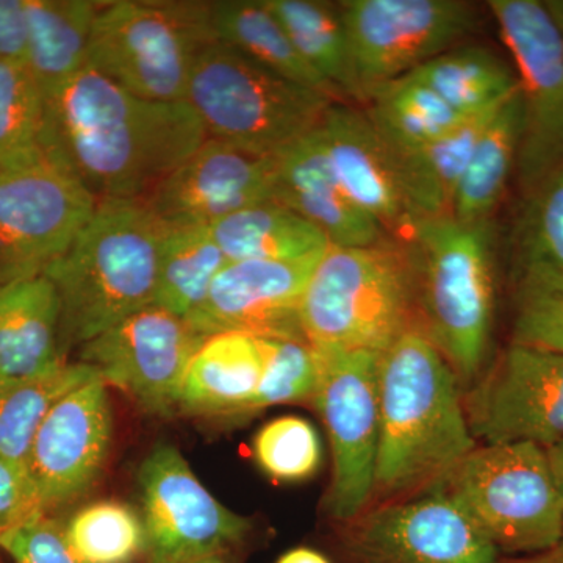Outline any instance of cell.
<instances>
[{"instance_id":"cell-3","label":"cell","mask_w":563,"mask_h":563,"mask_svg":"<svg viewBox=\"0 0 563 563\" xmlns=\"http://www.w3.org/2000/svg\"><path fill=\"white\" fill-rule=\"evenodd\" d=\"M162 232L141 199L98 201L73 246L43 274L60 298L63 357L154 303Z\"/></svg>"},{"instance_id":"cell-48","label":"cell","mask_w":563,"mask_h":563,"mask_svg":"<svg viewBox=\"0 0 563 563\" xmlns=\"http://www.w3.org/2000/svg\"><path fill=\"white\" fill-rule=\"evenodd\" d=\"M559 550H561L563 553V536H562L561 544H559Z\"/></svg>"},{"instance_id":"cell-17","label":"cell","mask_w":563,"mask_h":563,"mask_svg":"<svg viewBox=\"0 0 563 563\" xmlns=\"http://www.w3.org/2000/svg\"><path fill=\"white\" fill-rule=\"evenodd\" d=\"M276 158L207 139L144 199L163 225L214 222L255 203L274 201Z\"/></svg>"},{"instance_id":"cell-12","label":"cell","mask_w":563,"mask_h":563,"mask_svg":"<svg viewBox=\"0 0 563 563\" xmlns=\"http://www.w3.org/2000/svg\"><path fill=\"white\" fill-rule=\"evenodd\" d=\"M488 9L517 68L523 103L517 172L525 196L563 166V43L543 2L490 0Z\"/></svg>"},{"instance_id":"cell-30","label":"cell","mask_w":563,"mask_h":563,"mask_svg":"<svg viewBox=\"0 0 563 563\" xmlns=\"http://www.w3.org/2000/svg\"><path fill=\"white\" fill-rule=\"evenodd\" d=\"M440 96L463 117H476L518 88L517 73L484 46H455L409 76Z\"/></svg>"},{"instance_id":"cell-37","label":"cell","mask_w":563,"mask_h":563,"mask_svg":"<svg viewBox=\"0 0 563 563\" xmlns=\"http://www.w3.org/2000/svg\"><path fill=\"white\" fill-rule=\"evenodd\" d=\"M512 343L563 352V272L520 268L515 292Z\"/></svg>"},{"instance_id":"cell-22","label":"cell","mask_w":563,"mask_h":563,"mask_svg":"<svg viewBox=\"0 0 563 563\" xmlns=\"http://www.w3.org/2000/svg\"><path fill=\"white\" fill-rule=\"evenodd\" d=\"M60 317V298L46 276L0 285V380L38 376L68 362Z\"/></svg>"},{"instance_id":"cell-35","label":"cell","mask_w":563,"mask_h":563,"mask_svg":"<svg viewBox=\"0 0 563 563\" xmlns=\"http://www.w3.org/2000/svg\"><path fill=\"white\" fill-rule=\"evenodd\" d=\"M63 525L70 547L85 563H135L146 553L143 518L129 504L91 503Z\"/></svg>"},{"instance_id":"cell-49","label":"cell","mask_w":563,"mask_h":563,"mask_svg":"<svg viewBox=\"0 0 563 563\" xmlns=\"http://www.w3.org/2000/svg\"><path fill=\"white\" fill-rule=\"evenodd\" d=\"M0 563H7V562L0 561Z\"/></svg>"},{"instance_id":"cell-29","label":"cell","mask_w":563,"mask_h":563,"mask_svg":"<svg viewBox=\"0 0 563 563\" xmlns=\"http://www.w3.org/2000/svg\"><path fill=\"white\" fill-rule=\"evenodd\" d=\"M303 62L340 99L363 103L354 55L339 3L322 0H265Z\"/></svg>"},{"instance_id":"cell-27","label":"cell","mask_w":563,"mask_h":563,"mask_svg":"<svg viewBox=\"0 0 563 563\" xmlns=\"http://www.w3.org/2000/svg\"><path fill=\"white\" fill-rule=\"evenodd\" d=\"M217 41L272 70L342 102L336 92L306 62L265 0H218L211 3Z\"/></svg>"},{"instance_id":"cell-41","label":"cell","mask_w":563,"mask_h":563,"mask_svg":"<svg viewBox=\"0 0 563 563\" xmlns=\"http://www.w3.org/2000/svg\"><path fill=\"white\" fill-rule=\"evenodd\" d=\"M44 514L27 465L0 455V539Z\"/></svg>"},{"instance_id":"cell-26","label":"cell","mask_w":563,"mask_h":563,"mask_svg":"<svg viewBox=\"0 0 563 563\" xmlns=\"http://www.w3.org/2000/svg\"><path fill=\"white\" fill-rule=\"evenodd\" d=\"M523 133V103L520 88L506 99L485 124L461 185L455 192L451 217L461 222L492 221L510 176L517 168Z\"/></svg>"},{"instance_id":"cell-15","label":"cell","mask_w":563,"mask_h":563,"mask_svg":"<svg viewBox=\"0 0 563 563\" xmlns=\"http://www.w3.org/2000/svg\"><path fill=\"white\" fill-rule=\"evenodd\" d=\"M465 412L484 444L563 442V352L510 346L473 384Z\"/></svg>"},{"instance_id":"cell-33","label":"cell","mask_w":563,"mask_h":563,"mask_svg":"<svg viewBox=\"0 0 563 563\" xmlns=\"http://www.w3.org/2000/svg\"><path fill=\"white\" fill-rule=\"evenodd\" d=\"M366 103L369 121L385 144L396 152L432 143L468 120L412 77L384 85Z\"/></svg>"},{"instance_id":"cell-21","label":"cell","mask_w":563,"mask_h":563,"mask_svg":"<svg viewBox=\"0 0 563 563\" xmlns=\"http://www.w3.org/2000/svg\"><path fill=\"white\" fill-rule=\"evenodd\" d=\"M274 158V201L312 222L332 246H373L390 239L383 225L358 209L343 190L322 146L320 125Z\"/></svg>"},{"instance_id":"cell-43","label":"cell","mask_w":563,"mask_h":563,"mask_svg":"<svg viewBox=\"0 0 563 563\" xmlns=\"http://www.w3.org/2000/svg\"><path fill=\"white\" fill-rule=\"evenodd\" d=\"M276 563H331V561L310 548H295L282 554Z\"/></svg>"},{"instance_id":"cell-24","label":"cell","mask_w":563,"mask_h":563,"mask_svg":"<svg viewBox=\"0 0 563 563\" xmlns=\"http://www.w3.org/2000/svg\"><path fill=\"white\" fill-rule=\"evenodd\" d=\"M101 5L92 0H27L25 68L46 102L87 66L92 25Z\"/></svg>"},{"instance_id":"cell-45","label":"cell","mask_w":563,"mask_h":563,"mask_svg":"<svg viewBox=\"0 0 563 563\" xmlns=\"http://www.w3.org/2000/svg\"><path fill=\"white\" fill-rule=\"evenodd\" d=\"M548 457H550L551 466H553L555 479H558L563 492V442L550 448L548 450Z\"/></svg>"},{"instance_id":"cell-39","label":"cell","mask_w":563,"mask_h":563,"mask_svg":"<svg viewBox=\"0 0 563 563\" xmlns=\"http://www.w3.org/2000/svg\"><path fill=\"white\" fill-rule=\"evenodd\" d=\"M262 472L282 483H301L320 468L321 440L317 429L299 417H280L263 426L254 439Z\"/></svg>"},{"instance_id":"cell-25","label":"cell","mask_w":563,"mask_h":563,"mask_svg":"<svg viewBox=\"0 0 563 563\" xmlns=\"http://www.w3.org/2000/svg\"><path fill=\"white\" fill-rule=\"evenodd\" d=\"M496 107L468 118L442 139L417 150L396 152L388 147L415 220L451 217L455 192Z\"/></svg>"},{"instance_id":"cell-44","label":"cell","mask_w":563,"mask_h":563,"mask_svg":"<svg viewBox=\"0 0 563 563\" xmlns=\"http://www.w3.org/2000/svg\"><path fill=\"white\" fill-rule=\"evenodd\" d=\"M499 563H563V553L559 548H555V550L547 551V553L526 555V558Z\"/></svg>"},{"instance_id":"cell-13","label":"cell","mask_w":563,"mask_h":563,"mask_svg":"<svg viewBox=\"0 0 563 563\" xmlns=\"http://www.w3.org/2000/svg\"><path fill=\"white\" fill-rule=\"evenodd\" d=\"M150 563H188L236 551L251 523L201 484L173 444H157L139 473Z\"/></svg>"},{"instance_id":"cell-42","label":"cell","mask_w":563,"mask_h":563,"mask_svg":"<svg viewBox=\"0 0 563 563\" xmlns=\"http://www.w3.org/2000/svg\"><path fill=\"white\" fill-rule=\"evenodd\" d=\"M27 46V0H0V62L25 65Z\"/></svg>"},{"instance_id":"cell-4","label":"cell","mask_w":563,"mask_h":563,"mask_svg":"<svg viewBox=\"0 0 563 563\" xmlns=\"http://www.w3.org/2000/svg\"><path fill=\"white\" fill-rule=\"evenodd\" d=\"M407 232L418 328L461 384L473 385L487 357L495 312L492 221L420 218Z\"/></svg>"},{"instance_id":"cell-47","label":"cell","mask_w":563,"mask_h":563,"mask_svg":"<svg viewBox=\"0 0 563 563\" xmlns=\"http://www.w3.org/2000/svg\"><path fill=\"white\" fill-rule=\"evenodd\" d=\"M188 563H239V561H236L235 551H231V553L207 555V558L196 559Z\"/></svg>"},{"instance_id":"cell-40","label":"cell","mask_w":563,"mask_h":563,"mask_svg":"<svg viewBox=\"0 0 563 563\" xmlns=\"http://www.w3.org/2000/svg\"><path fill=\"white\" fill-rule=\"evenodd\" d=\"M0 553L10 563H85L70 547L63 521L49 514L0 539Z\"/></svg>"},{"instance_id":"cell-6","label":"cell","mask_w":563,"mask_h":563,"mask_svg":"<svg viewBox=\"0 0 563 563\" xmlns=\"http://www.w3.org/2000/svg\"><path fill=\"white\" fill-rule=\"evenodd\" d=\"M429 492L454 503L499 553L533 555L561 544L563 492L539 444L476 446Z\"/></svg>"},{"instance_id":"cell-20","label":"cell","mask_w":563,"mask_h":563,"mask_svg":"<svg viewBox=\"0 0 563 563\" xmlns=\"http://www.w3.org/2000/svg\"><path fill=\"white\" fill-rule=\"evenodd\" d=\"M333 173L358 209L390 233L409 231L410 213L395 161L366 111L333 102L320 124Z\"/></svg>"},{"instance_id":"cell-46","label":"cell","mask_w":563,"mask_h":563,"mask_svg":"<svg viewBox=\"0 0 563 563\" xmlns=\"http://www.w3.org/2000/svg\"><path fill=\"white\" fill-rule=\"evenodd\" d=\"M547 7L548 13L553 18L555 27H558L559 35H561L563 43V0H547L543 2Z\"/></svg>"},{"instance_id":"cell-11","label":"cell","mask_w":563,"mask_h":563,"mask_svg":"<svg viewBox=\"0 0 563 563\" xmlns=\"http://www.w3.org/2000/svg\"><path fill=\"white\" fill-rule=\"evenodd\" d=\"M355 73L368 102L476 31V9L462 0H346L339 3Z\"/></svg>"},{"instance_id":"cell-7","label":"cell","mask_w":563,"mask_h":563,"mask_svg":"<svg viewBox=\"0 0 563 563\" xmlns=\"http://www.w3.org/2000/svg\"><path fill=\"white\" fill-rule=\"evenodd\" d=\"M211 3L102 2L92 25L88 68L139 98L185 101L199 55L217 41Z\"/></svg>"},{"instance_id":"cell-36","label":"cell","mask_w":563,"mask_h":563,"mask_svg":"<svg viewBox=\"0 0 563 563\" xmlns=\"http://www.w3.org/2000/svg\"><path fill=\"white\" fill-rule=\"evenodd\" d=\"M515 246L520 268L542 266L563 272V166L523 196Z\"/></svg>"},{"instance_id":"cell-23","label":"cell","mask_w":563,"mask_h":563,"mask_svg":"<svg viewBox=\"0 0 563 563\" xmlns=\"http://www.w3.org/2000/svg\"><path fill=\"white\" fill-rule=\"evenodd\" d=\"M263 352L257 336L224 332L207 336L192 355L179 396V412L244 413L257 390Z\"/></svg>"},{"instance_id":"cell-19","label":"cell","mask_w":563,"mask_h":563,"mask_svg":"<svg viewBox=\"0 0 563 563\" xmlns=\"http://www.w3.org/2000/svg\"><path fill=\"white\" fill-rule=\"evenodd\" d=\"M321 254L298 261L229 262L187 321L203 336L242 332L257 339L306 340L299 302Z\"/></svg>"},{"instance_id":"cell-28","label":"cell","mask_w":563,"mask_h":563,"mask_svg":"<svg viewBox=\"0 0 563 563\" xmlns=\"http://www.w3.org/2000/svg\"><path fill=\"white\" fill-rule=\"evenodd\" d=\"M210 232L229 262L298 261L331 246L312 222L276 201L229 214Z\"/></svg>"},{"instance_id":"cell-16","label":"cell","mask_w":563,"mask_h":563,"mask_svg":"<svg viewBox=\"0 0 563 563\" xmlns=\"http://www.w3.org/2000/svg\"><path fill=\"white\" fill-rule=\"evenodd\" d=\"M347 525L350 563H499L495 544L440 493L385 503Z\"/></svg>"},{"instance_id":"cell-5","label":"cell","mask_w":563,"mask_h":563,"mask_svg":"<svg viewBox=\"0 0 563 563\" xmlns=\"http://www.w3.org/2000/svg\"><path fill=\"white\" fill-rule=\"evenodd\" d=\"M329 246L299 302V325L313 346L384 352L417 324L409 247Z\"/></svg>"},{"instance_id":"cell-32","label":"cell","mask_w":563,"mask_h":563,"mask_svg":"<svg viewBox=\"0 0 563 563\" xmlns=\"http://www.w3.org/2000/svg\"><path fill=\"white\" fill-rule=\"evenodd\" d=\"M96 376L91 366L77 361L38 376L0 380V455L25 465L33 439L55 404Z\"/></svg>"},{"instance_id":"cell-2","label":"cell","mask_w":563,"mask_h":563,"mask_svg":"<svg viewBox=\"0 0 563 563\" xmlns=\"http://www.w3.org/2000/svg\"><path fill=\"white\" fill-rule=\"evenodd\" d=\"M454 369L418 325L380 354V431L373 499L435 487L477 446Z\"/></svg>"},{"instance_id":"cell-10","label":"cell","mask_w":563,"mask_h":563,"mask_svg":"<svg viewBox=\"0 0 563 563\" xmlns=\"http://www.w3.org/2000/svg\"><path fill=\"white\" fill-rule=\"evenodd\" d=\"M96 206L98 199L51 157L0 168V285L43 276Z\"/></svg>"},{"instance_id":"cell-8","label":"cell","mask_w":563,"mask_h":563,"mask_svg":"<svg viewBox=\"0 0 563 563\" xmlns=\"http://www.w3.org/2000/svg\"><path fill=\"white\" fill-rule=\"evenodd\" d=\"M185 101L202 121L207 139L269 157L314 131L336 102L220 41L199 55Z\"/></svg>"},{"instance_id":"cell-1","label":"cell","mask_w":563,"mask_h":563,"mask_svg":"<svg viewBox=\"0 0 563 563\" xmlns=\"http://www.w3.org/2000/svg\"><path fill=\"white\" fill-rule=\"evenodd\" d=\"M206 140L187 101L139 98L88 66L47 102V154L98 201H144Z\"/></svg>"},{"instance_id":"cell-14","label":"cell","mask_w":563,"mask_h":563,"mask_svg":"<svg viewBox=\"0 0 563 563\" xmlns=\"http://www.w3.org/2000/svg\"><path fill=\"white\" fill-rule=\"evenodd\" d=\"M207 336L151 303L79 347V362L157 417L179 410L185 373Z\"/></svg>"},{"instance_id":"cell-9","label":"cell","mask_w":563,"mask_h":563,"mask_svg":"<svg viewBox=\"0 0 563 563\" xmlns=\"http://www.w3.org/2000/svg\"><path fill=\"white\" fill-rule=\"evenodd\" d=\"M313 350L318 362L313 401L324 421L333 459L325 510L335 520L351 523L373 501L383 352L322 346Z\"/></svg>"},{"instance_id":"cell-38","label":"cell","mask_w":563,"mask_h":563,"mask_svg":"<svg viewBox=\"0 0 563 563\" xmlns=\"http://www.w3.org/2000/svg\"><path fill=\"white\" fill-rule=\"evenodd\" d=\"M258 343L263 352L261 383L244 413L313 399L318 362L312 344L302 339H258Z\"/></svg>"},{"instance_id":"cell-34","label":"cell","mask_w":563,"mask_h":563,"mask_svg":"<svg viewBox=\"0 0 563 563\" xmlns=\"http://www.w3.org/2000/svg\"><path fill=\"white\" fill-rule=\"evenodd\" d=\"M47 102L25 65L0 62V168L47 154Z\"/></svg>"},{"instance_id":"cell-31","label":"cell","mask_w":563,"mask_h":563,"mask_svg":"<svg viewBox=\"0 0 563 563\" xmlns=\"http://www.w3.org/2000/svg\"><path fill=\"white\" fill-rule=\"evenodd\" d=\"M228 263L210 228L163 225L155 306L187 320L207 298L211 284Z\"/></svg>"},{"instance_id":"cell-18","label":"cell","mask_w":563,"mask_h":563,"mask_svg":"<svg viewBox=\"0 0 563 563\" xmlns=\"http://www.w3.org/2000/svg\"><path fill=\"white\" fill-rule=\"evenodd\" d=\"M111 443V409L101 377L74 388L40 426L27 465L46 514L90 492L106 465Z\"/></svg>"}]
</instances>
